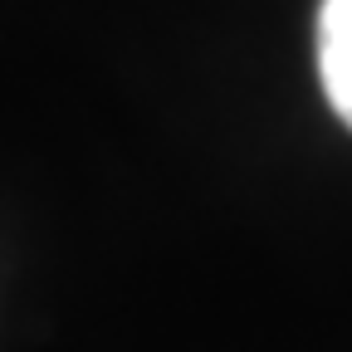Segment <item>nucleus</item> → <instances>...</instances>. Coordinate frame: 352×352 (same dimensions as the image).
Here are the masks:
<instances>
[{
	"label": "nucleus",
	"instance_id": "nucleus-1",
	"mask_svg": "<svg viewBox=\"0 0 352 352\" xmlns=\"http://www.w3.org/2000/svg\"><path fill=\"white\" fill-rule=\"evenodd\" d=\"M318 74L342 127H352V0L318 6Z\"/></svg>",
	"mask_w": 352,
	"mask_h": 352
}]
</instances>
